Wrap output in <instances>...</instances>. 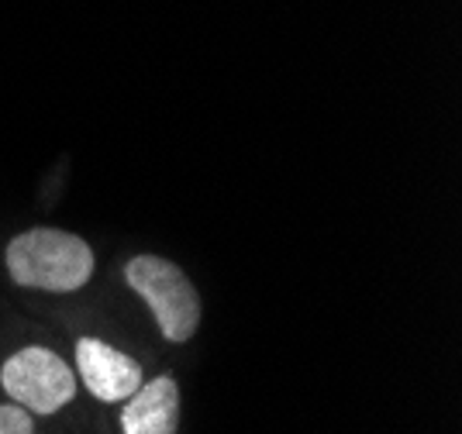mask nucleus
I'll return each instance as SVG.
<instances>
[{"mask_svg": "<svg viewBox=\"0 0 462 434\" xmlns=\"http://www.w3.org/2000/svg\"><path fill=\"white\" fill-rule=\"evenodd\" d=\"M77 369L83 376V386L104 403L128 400L142 386V369L135 359H128L125 352L111 348L107 341L79 338L77 341Z\"/></svg>", "mask_w": 462, "mask_h": 434, "instance_id": "20e7f679", "label": "nucleus"}, {"mask_svg": "<svg viewBox=\"0 0 462 434\" xmlns=\"http://www.w3.org/2000/svg\"><path fill=\"white\" fill-rule=\"evenodd\" d=\"M176 428H180V390L170 376L142 383L128 397V407L121 411L125 434H176Z\"/></svg>", "mask_w": 462, "mask_h": 434, "instance_id": "39448f33", "label": "nucleus"}, {"mask_svg": "<svg viewBox=\"0 0 462 434\" xmlns=\"http://www.w3.org/2000/svg\"><path fill=\"white\" fill-rule=\"evenodd\" d=\"M0 386L21 403L28 414H56L77 397V376L66 362L49 348H21L0 369Z\"/></svg>", "mask_w": 462, "mask_h": 434, "instance_id": "7ed1b4c3", "label": "nucleus"}, {"mask_svg": "<svg viewBox=\"0 0 462 434\" xmlns=\"http://www.w3.org/2000/svg\"><path fill=\"white\" fill-rule=\"evenodd\" d=\"M7 272L18 286L73 293L94 276V252L69 231L35 227L7 245Z\"/></svg>", "mask_w": 462, "mask_h": 434, "instance_id": "f257e3e1", "label": "nucleus"}, {"mask_svg": "<svg viewBox=\"0 0 462 434\" xmlns=\"http://www.w3.org/2000/svg\"><path fill=\"white\" fill-rule=\"evenodd\" d=\"M125 280L152 307L155 324L166 338H193V331L200 324V297L180 265L162 259V255H135L125 265Z\"/></svg>", "mask_w": 462, "mask_h": 434, "instance_id": "f03ea898", "label": "nucleus"}, {"mask_svg": "<svg viewBox=\"0 0 462 434\" xmlns=\"http://www.w3.org/2000/svg\"><path fill=\"white\" fill-rule=\"evenodd\" d=\"M0 434H32V414L21 403L0 407Z\"/></svg>", "mask_w": 462, "mask_h": 434, "instance_id": "423d86ee", "label": "nucleus"}]
</instances>
